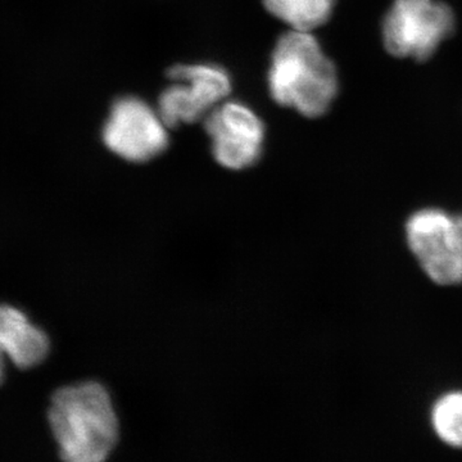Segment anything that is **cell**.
I'll return each mask as SVG.
<instances>
[{"instance_id": "277c9868", "label": "cell", "mask_w": 462, "mask_h": 462, "mask_svg": "<svg viewBox=\"0 0 462 462\" xmlns=\"http://www.w3.org/2000/svg\"><path fill=\"white\" fill-rule=\"evenodd\" d=\"M173 81L158 98V114L169 129L205 120L231 91L229 74L217 65H175L167 69Z\"/></svg>"}, {"instance_id": "5b68a950", "label": "cell", "mask_w": 462, "mask_h": 462, "mask_svg": "<svg viewBox=\"0 0 462 462\" xmlns=\"http://www.w3.org/2000/svg\"><path fill=\"white\" fill-rule=\"evenodd\" d=\"M169 127L144 100L123 97L115 100L102 138L106 147L125 161L148 162L166 151Z\"/></svg>"}, {"instance_id": "30bf717a", "label": "cell", "mask_w": 462, "mask_h": 462, "mask_svg": "<svg viewBox=\"0 0 462 462\" xmlns=\"http://www.w3.org/2000/svg\"><path fill=\"white\" fill-rule=\"evenodd\" d=\"M431 422L443 442L462 448V392L439 398L434 404Z\"/></svg>"}, {"instance_id": "6da1fadb", "label": "cell", "mask_w": 462, "mask_h": 462, "mask_svg": "<svg viewBox=\"0 0 462 462\" xmlns=\"http://www.w3.org/2000/svg\"><path fill=\"white\" fill-rule=\"evenodd\" d=\"M47 424L60 462H107L120 436L107 389L91 380L57 389Z\"/></svg>"}, {"instance_id": "ba28073f", "label": "cell", "mask_w": 462, "mask_h": 462, "mask_svg": "<svg viewBox=\"0 0 462 462\" xmlns=\"http://www.w3.org/2000/svg\"><path fill=\"white\" fill-rule=\"evenodd\" d=\"M50 352L47 334L35 327L23 311L0 305V384L5 382V358L18 369H32Z\"/></svg>"}, {"instance_id": "7a4b0ae2", "label": "cell", "mask_w": 462, "mask_h": 462, "mask_svg": "<svg viewBox=\"0 0 462 462\" xmlns=\"http://www.w3.org/2000/svg\"><path fill=\"white\" fill-rule=\"evenodd\" d=\"M272 98L309 118L327 114L338 93L337 69L311 32L282 33L269 69Z\"/></svg>"}, {"instance_id": "3957f363", "label": "cell", "mask_w": 462, "mask_h": 462, "mask_svg": "<svg viewBox=\"0 0 462 462\" xmlns=\"http://www.w3.org/2000/svg\"><path fill=\"white\" fill-rule=\"evenodd\" d=\"M454 32V12L436 0H394L383 23L388 53L419 62L430 60Z\"/></svg>"}, {"instance_id": "52a82bcc", "label": "cell", "mask_w": 462, "mask_h": 462, "mask_svg": "<svg viewBox=\"0 0 462 462\" xmlns=\"http://www.w3.org/2000/svg\"><path fill=\"white\" fill-rule=\"evenodd\" d=\"M212 153L221 166L245 170L256 165L263 154L264 125L251 108L238 102H223L205 117Z\"/></svg>"}, {"instance_id": "8992f818", "label": "cell", "mask_w": 462, "mask_h": 462, "mask_svg": "<svg viewBox=\"0 0 462 462\" xmlns=\"http://www.w3.org/2000/svg\"><path fill=\"white\" fill-rule=\"evenodd\" d=\"M406 231L412 254L431 281L462 282V223L438 209H422L411 216Z\"/></svg>"}, {"instance_id": "9c48e42d", "label": "cell", "mask_w": 462, "mask_h": 462, "mask_svg": "<svg viewBox=\"0 0 462 462\" xmlns=\"http://www.w3.org/2000/svg\"><path fill=\"white\" fill-rule=\"evenodd\" d=\"M263 5L291 30L311 32L329 21L336 0H263Z\"/></svg>"}]
</instances>
